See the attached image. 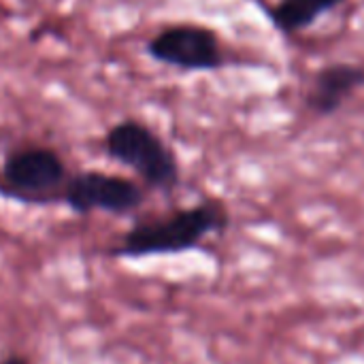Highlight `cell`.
I'll list each match as a JSON object with an SVG mask.
<instances>
[{
  "label": "cell",
  "instance_id": "obj_6",
  "mask_svg": "<svg viewBox=\"0 0 364 364\" xmlns=\"http://www.w3.org/2000/svg\"><path fill=\"white\" fill-rule=\"evenodd\" d=\"M364 87V66L354 62L324 64L311 79L305 105L311 113L328 117L339 113Z\"/></svg>",
  "mask_w": 364,
  "mask_h": 364
},
{
  "label": "cell",
  "instance_id": "obj_4",
  "mask_svg": "<svg viewBox=\"0 0 364 364\" xmlns=\"http://www.w3.org/2000/svg\"><path fill=\"white\" fill-rule=\"evenodd\" d=\"M158 64L181 73H215L226 66L220 34L200 23H173L158 30L145 45Z\"/></svg>",
  "mask_w": 364,
  "mask_h": 364
},
{
  "label": "cell",
  "instance_id": "obj_7",
  "mask_svg": "<svg viewBox=\"0 0 364 364\" xmlns=\"http://www.w3.org/2000/svg\"><path fill=\"white\" fill-rule=\"evenodd\" d=\"M348 0H275L267 6L271 26L284 34L292 36L316 26L326 13L339 9Z\"/></svg>",
  "mask_w": 364,
  "mask_h": 364
},
{
  "label": "cell",
  "instance_id": "obj_2",
  "mask_svg": "<svg viewBox=\"0 0 364 364\" xmlns=\"http://www.w3.org/2000/svg\"><path fill=\"white\" fill-rule=\"evenodd\" d=\"M73 171L66 158L38 141H15L0 149V194L23 205L64 203Z\"/></svg>",
  "mask_w": 364,
  "mask_h": 364
},
{
  "label": "cell",
  "instance_id": "obj_5",
  "mask_svg": "<svg viewBox=\"0 0 364 364\" xmlns=\"http://www.w3.org/2000/svg\"><path fill=\"white\" fill-rule=\"evenodd\" d=\"M143 200L145 194L136 181L102 171L73 173L64 194V205L79 215H90L94 211L128 215L136 211Z\"/></svg>",
  "mask_w": 364,
  "mask_h": 364
},
{
  "label": "cell",
  "instance_id": "obj_8",
  "mask_svg": "<svg viewBox=\"0 0 364 364\" xmlns=\"http://www.w3.org/2000/svg\"><path fill=\"white\" fill-rule=\"evenodd\" d=\"M0 364H30L23 356H9L4 360H0Z\"/></svg>",
  "mask_w": 364,
  "mask_h": 364
},
{
  "label": "cell",
  "instance_id": "obj_1",
  "mask_svg": "<svg viewBox=\"0 0 364 364\" xmlns=\"http://www.w3.org/2000/svg\"><path fill=\"white\" fill-rule=\"evenodd\" d=\"M230 222L222 200L209 198L192 207L134 224L111 250L119 258H145L183 254L198 247L207 237L224 232Z\"/></svg>",
  "mask_w": 364,
  "mask_h": 364
},
{
  "label": "cell",
  "instance_id": "obj_3",
  "mask_svg": "<svg viewBox=\"0 0 364 364\" xmlns=\"http://www.w3.org/2000/svg\"><path fill=\"white\" fill-rule=\"evenodd\" d=\"M102 145L113 162L130 168L151 190L173 192L181 181V168L173 147L139 119L113 124L107 130Z\"/></svg>",
  "mask_w": 364,
  "mask_h": 364
}]
</instances>
